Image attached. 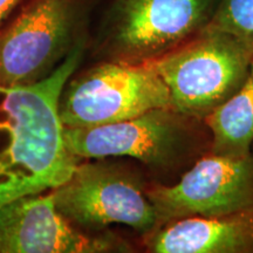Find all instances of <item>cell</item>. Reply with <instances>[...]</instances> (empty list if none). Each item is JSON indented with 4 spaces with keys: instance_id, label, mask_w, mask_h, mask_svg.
I'll return each mask as SVG.
<instances>
[{
    "instance_id": "8992f818",
    "label": "cell",
    "mask_w": 253,
    "mask_h": 253,
    "mask_svg": "<svg viewBox=\"0 0 253 253\" xmlns=\"http://www.w3.org/2000/svg\"><path fill=\"white\" fill-rule=\"evenodd\" d=\"M148 184L131 168L103 158L78 164L67 181L50 194L56 210L77 227L102 231L121 224L142 236L157 223L147 196Z\"/></svg>"
},
{
    "instance_id": "6da1fadb",
    "label": "cell",
    "mask_w": 253,
    "mask_h": 253,
    "mask_svg": "<svg viewBox=\"0 0 253 253\" xmlns=\"http://www.w3.org/2000/svg\"><path fill=\"white\" fill-rule=\"evenodd\" d=\"M79 42L49 77L26 86H0V208L66 182L80 158L66 145L59 100L80 63Z\"/></svg>"
},
{
    "instance_id": "4fadbf2b",
    "label": "cell",
    "mask_w": 253,
    "mask_h": 253,
    "mask_svg": "<svg viewBox=\"0 0 253 253\" xmlns=\"http://www.w3.org/2000/svg\"><path fill=\"white\" fill-rule=\"evenodd\" d=\"M23 1L24 0H0V31L5 27L7 19Z\"/></svg>"
},
{
    "instance_id": "3957f363",
    "label": "cell",
    "mask_w": 253,
    "mask_h": 253,
    "mask_svg": "<svg viewBox=\"0 0 253 253\" xmlns=\"http://www.w3.org/2000/svg\"><path fill=\"white\" fill-rule=\"evenodd\" d=\"M252 62L253 52L243 41L207 26L147 65L167 86L171 108L204 120L238 91Z\"/></svg>"
},
{
    "instance_id": "52a82bcc",
    "label": "cell",
    "mask_w": 253,
    "mask_h": 253,
    "mask_svg": "<svg viewBox=\"0 0 253 253\" xmlns=\"http://www.w3.org/2000/svg\"><path fill=\"white\" fill-rule=\"evenodd\" d=\"M170 107L162 79L147 63H97L63 87L59 115L65 128H90Z\"/></svg>"
},
{
    "instance_id": "9c48e42d",
    "label": "cell",
    "mask_w": 253,
    "mask_h": 253,
    "mask_svg": "<svg viewBox=\"0 0 253 253\" xmlns=\"http://www.w3.org/2000/svg\"><path fill=\"white\" fill-rule=\"evenodd\" d=\"M115 233L87 235L56 210L52 194L27 195L0 208V253L131 252Z\"/></svg>"
},
{
    "instance_id": "7c38bea8",
    "label": "cell",
    "mask_w": 253,
    "mask_h": 253,
    "mask_svg": "<svg viewBox=\"0 0 253 253\" xmlns=\"http://www.w3.org/2000/svg\"><path fill=\"white\" fill-rule=\"evenodd\" d=\"M208 26L236 37L253 52V0H218Z\"/></svg>"
},
{
    "instance_id": "7a4b0ae2",
    "label": "cell",
    "mask_w": 253,
    "mask_h": 253,
    "mask_svg": "<svg viewBox=\"0 0 253 253\" xmlns=\"http://www.w3.org/2000/svg\"><path fill=\"white\" fill-rule=\"evenodd\" d=\"M68 150L78 158L130 157L177 179L210 153L212 137L204 120L164 107L110 125L65 128Z\"/></svg>"
},
{
    "instance_id": "5b68a950",
    "label": "cell",
    "mask_w": 253,
    "mask_h": 253,
    "mask_svg": "<svg viewBox=\"0 0 253 253\" xmlns=\"http://www.w3.org/2000/svg\"><path fill=\"white\" fill-rule=\"evenodd\" d=\"M90 0H30L0 31V86L37 84L86 40Z\"/></svg>"
},
{
    "instance_id": "8fae6325",
    "label": "cell",
    "mask_w": 253,
    "mask_h": 253,
    "mask_svg": "<svg viewBox=\"0 0 253 253\" xmlns=\"http://www.w3.org/2000/svg\"><path fill=\"white\" fill-rule=\"evenodd\" d=\"M212 143L210 154L243 157L253 145V62L243 86L204 119Z\"/></svg>"
},
{
    "instance_id": "ba28073f",
    "label": "cell",
    "mask_w": 253,
    "mask_h": 253,
    "mask_svg": "<svg viewBox=\"0 0 253 253\" xmlns=\"http://www.w3.org/2000/svg\"><path fill=\"white\" fill-rule=\"evenodd\" d=\"M156 227L192 216L253 211V145L243 157L207 154L173 183H149Z\"/></svg>"
},
{
    "instance_id": "277c9868",
    "label": "cell",
    "mask_w": 253,
    "mask_h": 253,
    "mask_svg": "<svg viewBox=\"0 0 253 253\" xmlns=\"http://www.w3.org/2000/svg\"><path fill=\"white\" fill-rule=\"evenodd\" d=\"M218 0H113L101 23L97 53L143 65L171 52L210 24Z\"/></svg>"
},
{
    "instance_id": "30bf717a",
    "label": "cell",
    "mask_w": 253,
    "mask_h": 253,
    "mask_svg": "<svg viewBox=\"0 0 253 253\" xmlns=\"http://www.w3.org/2000/svg\"><path fill=\"white\" fill-rule=\"evenodd\" d=\"M150 253H253V211L168 221L141 236Z\"/></svg>"
}]
</instances>
